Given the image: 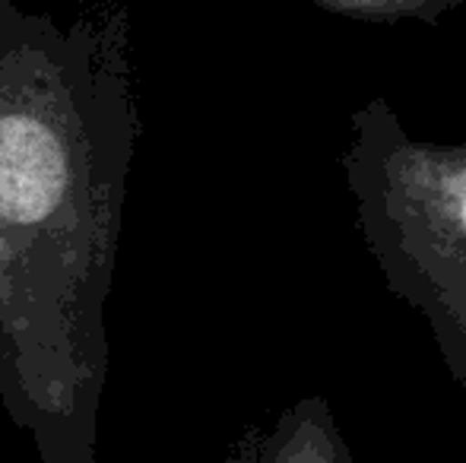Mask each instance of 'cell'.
Wrapping results in <instances>:
<instances>
[{"instance_id": "1", "label": "cell", "mask_w": 466, "mask_h": 463, "mask_svg": "<svg viewBox=\"0 0 466 463\" xmlns=\"http://www.w3.org/2000/svg\"><path fill=\"white\" fill-rule=\"evenodd\" d=\"M137 136L127 23L0 0V407L38 463H96Z\"/></svg>"}, {"instance_id": "2", "label": "cell", "mask_w": 466, "mask_h": 463, "mask_svg": "<svg viewBox=\"0 0 466 463\" xmlns=\"http://www.w3.org/2000/svg\"><path fill=\"white\" fill-rule=\"evenodd\" d=\"M339 168L387 292L429 324L466 400V143L412 136L374 96L350 115Z\"/></svg>"}, {"instance_id": "3", "label": "cell", "mask_w": 466, "mask_h": 463, "mask_svg": "<svg viewBox=\"0 0 466 463\" xmlns=\"http://www.w3.org/2000/svg\"><path fill=\"white\" fill-rule=\"evenodd\" d=\"M226 463H356L324 394L282 407L270 422L251 426Z\"/></svg>"}, {"instance_id": "4", "label": "cell", "mask_w": 466, "mask_h": 463, "mask_svg": "<svg viewBox=\"0 0 466 463\" xmlns=\"http://www.w3.org/2000/svg\"><path fill=\"white\" fill-rule=\"evenodd\" d=\"M318 10L333 13V16L356 19V23H422L438 25L448 13L466 0H311Z\"/></svg>"}]
</instances>
